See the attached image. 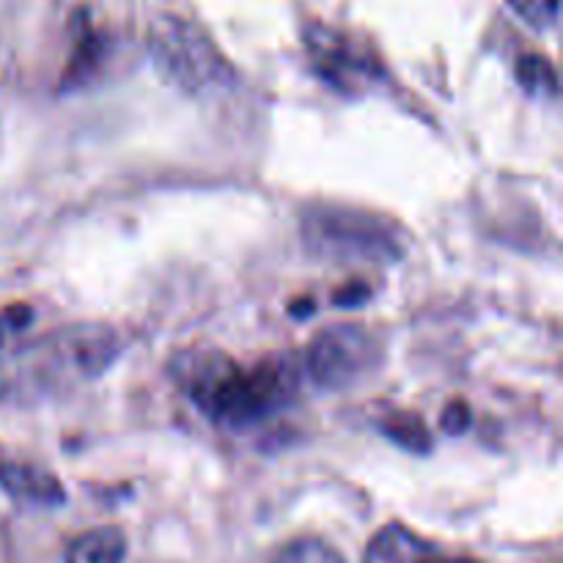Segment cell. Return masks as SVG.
Here are the masks:
<instances>
[{"label":"cell","mask_w":563,"mask_h":563,"mask_svg":"<svg viewBox=\"0 0 563 563\" xmlns=\"http://www.w3.org/2000/svg\"><path fill=\"white\" fill-rule=\"evenodd\" d=\"M174 374L203 416L234 427L280 410L297 390V366L289 357H273L253 372H242L218 350L185 352Z\"/></svg>","instance_id":"1"},{"label":"cell","mask_w":563,"mask_h":563,"mask_svg":"<svg viewBox=\"0 0 563 563\" xmlns=\"http://www.w3.org/2000/svg\"><path fill=\"white\" fill-rule=\"evenodd\" d=\"M308 253L328 262L394 264L405 256V231L383 214L341 203H319L302 214Z\"/></svg>","instance_id":"2"},{"label":"cell","mask_w":563,"mask_h":563,"mask_svg":"<svg viewBox=\"0 0 563 563\" xmlns=\"http://www.w3.org/2000/svg\"><path fill=\"white\" fill-rule=\"evenodd\" d=\"M148 55L165 82L201 97L234 86V66L196 20L159 14L148 25Z\"/></svg>","instance_id":"3"},{"label":"cell","mask_w":563,"mask_h":563,"mask_svg":"<svg viewBox=\"0 0 563 563\" xmlns=\"http://www.w3.org/2000/svg\"><path fill=\"white\" fill-rule=\"evenodd\" d=\"M383 366V341L355 322L319 330L306 350V368L322 390H350Z\"/></svg>","instance_id":"4"},{"label":"cell","mask_w":563,"mask_h":563,"mask_svg":"<svg viewBox=\"0 0 563 563\" xmlns=\"http://www.w3.org/2000/svg\"><path fill=\"white\" fill-rule=\"evenodd\" d=\"M306 49L313 69L341 91H366L385 80V66L372 44L350 31L313 22L306 27Z\"/></svg>","instance_id":"5"},{"label":"cell","mask_w":563,"mask_h":563,"mask_svg":"<svg viewBox=\"0 0 563 563\" xmlns=\"http://www.w3.org/2000/svg\"><path fill=\"white\" fill-rule=\"evenodd\" d=\"M363 563H434V548L410 528L390 522L366 544Z\"/></svg>","instance_id":"6"},{"label":"cell","mask_w":563,"mask_h":563,"mask_svg":"<svg viewBox=\"0 0 563 563\" xmlns=\"http://www.w3.org/2000/svg\"><path fill=\"white\" fill-rule=\"evenodd\" d=\"M69 357L82 377H97L119 355V341L108 328H82L71 333Z\"/></svg>","instance_id":"7"},{"label":"cell","mask_w":563,"mask_h":563,"mask_svg":"<svg viewBox=\"0 0 563 563\" xmlns=\"http://www.w3.org/2000/svg\"><path fill=\"white\" fill-rule=\"evenodd\" d=\"M0 484H3L14 498L33 500V504L55 506L64 500V487H60L58 478L31 465L0 462Z\"/></svg>","instance_id":"8"},{"label":"cell","mask_w":563,"mask_h":563,"mask_svg":"<svg viewBox=\"0 0 563 563\" xmlns=\"http://www.w3.org/2000/svg\"><path fill=\"white\" fill-rule=\"evenodd\" d=\"M126 537L119 528H93L66 550V563H124Z\"/></svg>","instance_id":"9"},{"label":"cell","mask_w":563,"mask_h":563,"mask_svg":"<svg viewBox=\"0 0 563 563\" xmlns=\"http://www.w3.org/2000/svg\"><path fill=\"white\" fill-rule=\"evenodd\" d=\"M515 77L533 97H559V71L544 55L526 53L517 58Z\"/></svg>","instance_id":"10"},{"label":"cell","mask_w":563,"mask_h":563,"mask_svg":"<svg viewBox=\"0 0 563 563\" xmlns=\"http://www.w3.org/2000/svg\"><path fill=\"white\" fill-rule=\"evenodd\" d=\"M385 438L394 440L405 451L412 454H429L432 451V434H429L427 423L416 412H394L383 421Z\"/></svg>","instance_id":"11"},{"label":"cell","mask_w":563,"mask_h":563,"mask_svg":"<svg viewBox=\"0 0 563 563\" xmlns=\"http://www.w3.org/2000/svg\"><path fill=\"white\" fill-rule=\"evenodd\" d=\"M99 60H102V36L93 33L88 25H82V33L77 36L75 53H71L69 66H66L64 86H80L82 80H88V75L97 69Z\"/></svg>","instance_id":"12"},{"label":"cell","mask_w":563,"mask_h":563,"mask_svg":"<svg viewBox=\"0 0 563 563\" xmlns=\"http://www.w3.org/2000/svg\"><path fill=\"white\" fill-rule=\"evenodd\" d=\"M275 563H344V559L319 539H297L280 550Z\"/></svg>","instance_id":"13"},{"label":"cell","mask_w":563,"mask_h":563,"mask_svg":"<svg viewBox=\"0 0 563 563\" xmlns=\"http://www.w3.org/2000/svg\"><path fill=\"white\" fill-rule=\"evenodd\" d=\"M509 3L537 31H548L559 22L561 0H509Z\"/></svg>","instance_id":"14"},{"label":"cell","mask_w":563,"mask_h":563,"mask_svg":"<svg viewBox=\"0 0 563 563\" xmlns=\"http://www.w3.org/2000/svg\"><path fill=\"white\" fill-rule=\"evenodd\" d=\"M440 427L449 434L467 432V427H471V407L465 401H451L443 410V416H440Z\"/></svg>","instance_id":"15"},{"label":"cell","mask_w":563,"mask_h":563,"mask_svg":"<svg viewBox=\"0 0 563 563\" xmlns=\"http://www.w3.org/2000/svg\"><path fill=\"white\" fill-rule=\"evenodd\" d=\"M368 300V289L363 284H352L346 289L335 291L333 302L335 306H361V302Z\"/></svg>","instance_id":"16"},{"label":"cell","mask_w":563,"mask_h":563,"mask_svg":"<svg viewBox=\"0 0 563 563\" xmlns=\"http://www.w3.org/2000/svg\"><path fill=\"white\" fill-rule=\"evenodd\" d=\"M5 330H9V324H5L3 313H0V346H3V339H5Z\"/></svg>","instance_id":"17"},{"label":"cell","mask_w":563,"mask_h":563,"mask_svg":"<svg viewBox=\"0 0 563 563\" xmlns=\"http://www.w3.org/2000/svg\"><path fill=\"white\" fill-rule=\"evenodd\" d=\"M445 563H473V561H445Z\"/></svg>","instance_id":"18"}]
</instances>
